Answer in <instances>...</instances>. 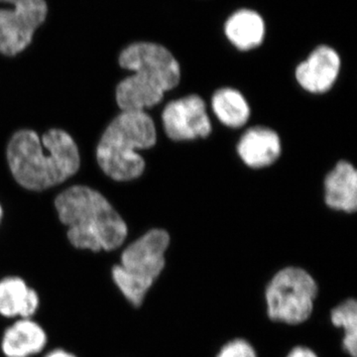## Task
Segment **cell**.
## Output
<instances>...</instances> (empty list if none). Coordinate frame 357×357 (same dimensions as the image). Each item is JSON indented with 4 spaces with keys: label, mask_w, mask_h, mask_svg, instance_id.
<instances>
[{
    "label": "cell",
    "mask_w": 357,
    "mask_h": 357,
    "mask_svg": "<svg viewBox=\"0 0 357 357\" xmlns=\"http://www.w3.org/2000/svg\"><path fill=\"white\" fill-rule=\"evenodd\" d=\"M170 236L163 229H152L129 244L121 263L112 269V279L133 307H140L148 291L165 267Z\"/></svg>",
    "instance_id": "5b68a950"
},
{
    "label": "cell",
    "mask_w": 357,
    "mask_h": 357,
    "mask_svg": "<svg viewBox=\"0 0 357 357\" xmlns=\"http://www.w3.org/2000/svg\"><path fill=\"white\" fill-rule=\"evenodd\" d=\"M237 152L250 168H265L280 156V137L272 129L256 126L243 134L237 145Z\"/></svg>",
    "instance_id": "30bf717a"
},
{
    "label": "cell",
    "mask_w": 357,
    "mask_h": 357,
    "mask_svg": "<svg viewBox=\"0 0 357 357\" xmlns=\"http://www.w3.org/2000/svg\"><path fill=\"white\" fill-rule=\"evenodd\" d=\"M46 344L43 328L32 319H21L4 333L1 349L6 357H28L39 354Z\"/></svg>",
    "instance_id": "7c38bea8"
},
{
    "label": "cell",
    "mask_w": 357,
    "mask_h": 357,
    "mask_svg": "<svg viewBox=\"0 0 357 357\" xmlns=\"http://www.w3.org/2000/svg\"><path fill=\"white\" fill-rule=\"evenodd\" d=\"M55 206L76 248L112 251L128 236V225L121 215L100 192L86 185L66 190L56 198Z\"/></svg>",
    "instance_id": "7a4b0ae2"
},
{
    "label": "cell",
    "mask_w": 357,
    "mask_h": 357,
    "mask_svg": "<svg viewBox=\"0 0 357 357\" xmlns=\"http://www.w3.org/2000/svg\"><path fill=\"white\" fill-rule=\"evenodd\" d=\"M211 107L218 121L227 128H243L250 115V109L244 96L231 88L215 91L211 98Z\"/></svg>",
    "instance_id": "9a60e30c"
},
{
    "label": "cell",
    "mask_w": 357,
    "mask_h": 357,
    "mask_svg": "<svg viewBox=\"0 0 357 357\" xmlns=\"http://www.w3.org/2000/svg\"><path fill=\"white\" fill-rule=\"evenodd\" d=\"M119 65L133 72L116 88V102L122 112H144L158 105L165 91L180 83V65L162 45L151 42L129 45L119 56Z\"/></svg>",
    "instance_id": "3957f363"
},
{
    "label": "cell",
    "mask_w": 357,
    "mask_h": 357,
    "mask_svg": "<svg viewBox=\"0 0 357 357\" xmlns=\"http://www.w3.org/2000/svg\"><path fill=\"white\" fill-rule=\"evenodd\" d=\"M318 293V284L306 270L284 268L274 275L265 291L268 317L276 323L301 325L312 316Z\"/></svg>",
    "instance_id": "8992f818"
},
{
    "label": "cell",
    "mask_w": 357,
    "mask_h": 357,
    "mask_svg": "<svg viewBox=\"0 0 357 357\" xmlns=\"http://www.w3.org/2000/svg\"><path fill=\"white\" fill-rule=\"evenodd\" d=\"M157 140L153 119L145 112H122L100 138L96 160L103 172L115 181H131L144 172L137 150L153 147Z\"/></svg>",
    "instance_id": "277c9868"
},
{
    "label": "cell",
    "mask_w": 357,
    "mask_h": 357,
    "mask_svg": "<svg viewBox=\"0 0 357 357\" xmlns=\"http://www.w3.org/2000/svg\"><path fill=\"white\" fill-rule=\"evenodd\" d=\"M326 203L331 208L354 213L357 208V172L347 161L338 162L325 180Z\"/></svg>",
    "instance_id": "8fae6325"
},
{
    "label": "cell",
    "mask_w": 357,
    "mask_h": 357,
    "mask_svg": "<svg viewBox=\"0 0 357 357\" xmlns=\"http://www.w3.org/2000/svg\"><path fill=\"white\" fill-rule=\"evenodd\" d=\"M162 121L168 137L175 141L206 138L211 132L206 103L197 95L169 102L162 114Z\"/></svg>",
    "instance_id": "ba28073f"
},
{
    "label": "cell",
    "mask_w": 357,
    "mask_h": 357,
    "mask_svg": "<svg viewBox=\"0 0 357 357\" xmlns=\"http://www.w3.org/2000/svg\"><path fill=\"white\" fill-rule=\"evenodd\" d=\"M340 70L337 51L319 46L296 69V79L303 89L312 93H324L332 89Z\"/></svg>",
    "instance_id": "9c48e42d"
},
{
    "label": "cell",
    "mask_w": 357,
    "mask_h": 357,
    "mask_svg": "<svg viewBox=\"0 0 357 357\" xmlns=\"http://www.w3.org/2000/svg\"><path fill=\"white\" fill-rule=\"evenodd\" d=\"M46 357H77L70 352L64 351V349H55L51 351Z\"/></svg>",
    "instance_id": "d6986e66"
},
{
    "label": "cell",
    "mask_w": 357,
    "mask_h": 357,
    "mask_svg": "<svg viewBox=\"0 0 357 357\" xmlns=\"http://www.w3.org/2000/svg\"><path fill=\"white\" fill-rule=\"evenodd\" d=\"M331 321L335 328L344 330L342 347L351 357H357V302L354 298L345 300L331 311Z\"/></svg>",
    "instance_id": "2e32d148"
},
{
    "label": "cell",
    "mask_w": 357,
    "mask_h": 357,
    "mask_svg": "<svg viewBox=\"0 0 357 357\" xmlns=\"http://www.w3.org/2000/svg\"><path fill=\"white\" fill-rule=\"evenodd\" d=\"M0 53L15 56L24 51L48 15L46 0H0Z\"/></svg>",
    "instance_id": "52a82bcc"
},
{
    "label": "cell",
    "mask_w": 357,
    "mask_h": 357,
    "mask_svg": "<svg viewBox=\"0 0 357 357\" xmlns=\"http://www.w3.org/2000/svg\"><path fill=\"white\" fill-rule=\"evenodd\" d=\"M7 160L18 184L32 191H43L65 182L81 164L74 139L56 128L47 131L42 139L34 131H18L9 141Z\"/></svg>",
    "instance_id": "6da1fadb"
},
{
    "label": "cell",
    "mask_w": 357,
    "mask_h": 357,
    "mask_svg": "<svg viewBox=\"0 0 357 357\" xmlns=\"http://www.w3.org/2000/svg\"><path fill=\"white\" fill-rule=\"evenodd\" d=\"M40 305L38 293L20 277L0 281V314L6 318L30 319Z\"/></svg>",
    "instance_id": "4fadbf2b"
},
{
    "label": "cell",
    "mask_w": 357,
    "mask_h": 357,
    "mask_svg": "<svg viewBox=\"0 0 357 357\" xmlns=\"http://www.w3.org/2000/svg\"><path fill=\"white\" fill-rule=\"evenodd\" d=\"M1 215H2V210H1V206H0V220H1Z\"/></svg>",
    "instance_id": "ffe728a7"
},
{
    "label": "cell",
    "mask_w": 357,
    "mask_h": 357,
    "mask_svg": "<svg viewBox=\"0 0 357 357\" xmlns=\"http://www.w3.org/2000/svg\"><path fill=\"white\" fill-rule=\"evenodd\" d=\"M225 33L238 50H251L260 46L264 40V20L255 10L241 9L225 22Z\"/></svg>",
    "instance_id": "5bb4252c"
},
{
    "label": "cell",
    "mask_w": 357,
    "mask_h": 357,
    "mask_svg": "<svg viewBox=\"0 0 357 357\" xmlns=\"http://www.w3.org/2000/svg\"><path fill=\"white\" fill-rule=\"evenodd\" d=\"M217 357H257V354L248 340L236 338L223 345Z\"/></svg>",
    "instance_id": "e0dca14e"
},
{
    "label": "cell",
    "mask_w": 357,
    "mask_h": 357,
    "mask_svg": "<svg viewBox=\"0 0 357 357\" xmlns=\"http://www.w3.org/2000/svg\"><path fill=\"white\" fill-rule=\"evenodd\" d=\"M287 357H319L316 352L306 347H296L289 352Z\"/></svg>",
    "instance_id": "ac0fdd59"
}]
</instances>
